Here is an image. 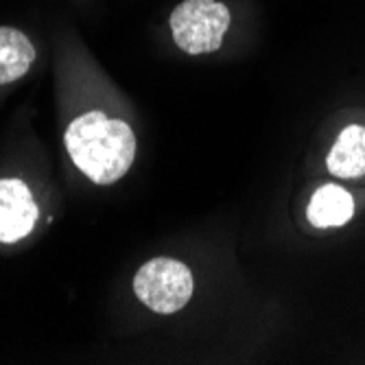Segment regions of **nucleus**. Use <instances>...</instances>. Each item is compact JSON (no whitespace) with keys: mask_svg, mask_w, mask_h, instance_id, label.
<instances>
[{"mask_svg":"<svg viewBox=\"0 0 365 365\" xmlns=\"http://www.w3.org/2000/svg\"><path fill=\"white\" fill-rule=\"evenodd\" d=\"M63 147L79 173L96 186H110L131 169L138 143L127 120L103 110H90L68 123Z\"/></svg>","mask_w":365,"mask_h":365,"instance_id":"f257e3e1","label":"nucleus"},{"mask_svg":"<svg viewBox=\"0 0 365 365\" xmlns=\"http://www.w3.org/2000/svg\"><path fill=\"white\" fill-rule=\"evenodd\" d=\"M230 22V9L219 0H182L169 16L173 44L192 57L219 51Z\"/></svg>","mask_w":365,"mask_h":365,"instance_id":"f03ea898","label":"nucleus"},{"mask_svg":"<svg viewBox=\"0 0 365 365\" xmlns=\"http://www.w3.org/2000/svg\"><path fill=\"white\" fill-rule=\"evenodd\" d=\"M195 278L188 264L178 258L158 256L147 260L134 276V293L138 300L158 315L182 311L192 297Z\"/></svg>","mask_w":365,"mask_h":365,"instance_id":"7ed1b4c3","label":"nucleus"},{"mask_svg":"<svg viewBox=\"0 0 365 365\" xmlns=\"http://www.w3.org/2000/svg\"><path fill=\"white\" fill-rule=\"evenodd\" d=\"M38 204L31 188L18 178H0V243L14 245L38 223Z\"/></svg>","mask_w":365,"mask_h":365,"instance_id":"20e7f679","label":"nucleus"},{"mask_svg":"<svg viewBox=\"0 0 365 365\" xmlns=\"http://www.w3.org/2000/svg\"><path fill=\"white\" fill-rule=\"evenodd\" d=\"M352 215H354V199L346 188L337 184L319 186L307 206V219L311 221V225L319 230L341 227L352 219Z\"/></svg>","mask_w":365,"mask_h":365,"instance_id":"39448f33","label":"nucleus"},{"mask_svg":"<svg viewBox=\"0 0 365 365\" xmlns=\"http://www.w3.org/2000/svg\"><path fill=\"white\" fill-rule=\"evenodd\" d=\"M326 167L335 178L354 180L365 175V127L348 125L326 158Z\"/></svg>","mask_w":365,"mask_h":365,"instance_id":"423d86ee","label":"nucleus"},{"mask_svg":"<svg viewBox=\"0 0 365 365\" xmlns=\"http://www.w3.org/2000/svg\"><path fill=\"white\" fill-rule=\"evenodd\" d=\"M36 63V46L16 26H0V86L22 79Z\"/></svg>","mask_w":365,"mask_h":365,"instance_id":"0eeeda50","label":"nucleus"}]
</instances>
